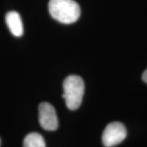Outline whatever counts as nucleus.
Listing matches in <instances>:
<instances>
[{
  "label": "nucleus",
  "mask_w": 147,
  "mask_h": 147,
  "mask_svg": "<svg viewBox=\"0 0 147 147\" xmlns=\"http://www.w3.org/2000/svg\"><path fill=\"white\" fill-rule=\"evenodd\" d=\"M48 10L55 20L64 24H71L80 16V7L74 0H50Z\"/></svg>",
  "instance_id": "f257e3e1"
},
{
  "label": "nucleus",
  "mask_w": 147,
  "mask_h": 147,
  "mask_svg": "<svg viewBox=\"0 0 147 147\" xmlns=\"http://www.w3.org/2000/svg\"><path fill=\"white\" fill-rule=\"evenodd\" d=\"M64 93L62 95L65 104L69 110H74L79 108L84 93V83L78 75H69L63 83Z\"/></svg>",
  "instance_id": "f03ea898"
},
{
  "label": "nucleus",
  "mask_w": 147,
  "mask_h": 147,
  "mask_svg": "<svg viewBox=\"0 0 147 147\" xmlns=\"http://www.w3.org/2000/svg\"><path fill=\"white\" fill-rule=\"evenodd\" d=\"M127 137L126 127L119 122H113L105 127L102 134V143L105 147H114Z\"/></svg>",
  "instance_id": "7ed1b4c3"
},
{
  "label": "nucleus",
  "mask_w": 147,
  "mask_h": 147,
  "mask_svg": "<svg viewBox=\"0 0 147 147\" xmlns=\"http://www.w3.org/2000/svg\"><path fill=\"white\" fill-rule=\"evenodd\" d=\"M39 123L44 130L55 131L58 127V119L56 110L47 102H42L38 107Z\"/></svg>",
  "instance_id": "20e7f679"
},
{
  "label": "nucleus",
  "mask_w": 147,
  "mask_h": 147,
  "mask_svg": "<svg viewBox=\"0 0 147 147\" xmlns=\"http://www.w3.org/2000/svg\"><path fill=\"white\" fill-rule=\"evenodd\" d=\"M6 23L14 36L21 37L23 34V25L19 13L16 11H9L6 15Z\"/></svg>",
  "instance_id": "39448f33"
},
{
  "label": "nucleus",
  "mask_w": 147,
  "mask_h": 147,
  "mask_svg": "<svg viewBox=\"0 0 147 147\" xmlns=\"http://www.w3.org/2000/svg\"><path fill=\"white\" fill-rule=\"evenodd\" d=\"M23 147H46V144L41 134L31 132L25 137Z\"/></svg>",
  "instance_id": "423d86ee"
},
{
  "label": "nucleus",
  "mask_w": 147,
  "mask_h": 147,
  "mask_svg": "<svg viewBox=\"0 0 147 147\" xmlns=\"http://www.w3.org/2000/svg\"><path fill=\"white\" fill-rule=\"evenodd\" d=\"M142 79H143V81L145 83L147 84V69L145 70V72L143 73V74H142Z\"/></svg>",
  "instance_id": "0eeeda50"
},
{
  "label": "nucleus",
  "mask_w": 147,
  "mask_h": 147,
  "mask_svg": "<svg viewBox=\"0 0 147 147\" xmlns=\"http://www.w3.org/2000/svg\"><path fill=\"white\" fill-rule=\"evenodd\" d=\"M0 146H1V139H0Z\"/></svg>",
  "instance_id": "6e6552de"
}]
</instances>
